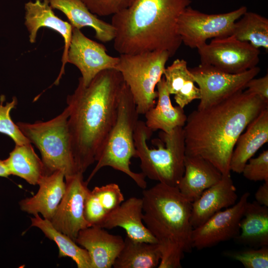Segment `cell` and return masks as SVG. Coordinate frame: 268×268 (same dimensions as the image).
<instances>
[{
  "label": "cell",
  "mask_w": 268,
  "mask_h": 268,
  "mask_svg": "<svg viewBox=\"0 0 268 268\" xmlns=\"http://www.w3.org/2000/svg\"><path fill=\"white\" fill-rule=\"evenodd\" d=\"M268 106L259 96L243 90L215 105L193 111L183 127L186 155L201 157L222 175L230 174L237 139Z\"/></svg>",
  "instance_id": "1"
},
{
  "label": "cell",
  "mask_w": 268,
  "mask_h": 268,
  "mask_svg": "<svg viewBox=\"0 0 268 268\" xmlns=\"http://www.w3.org/2000/svg\"><path fill=\"white\" fill-rule=\"evenodd\" d=\"M124 81L114 68L98 73L87 85L80 77L67 99V124L74 159L83 173L94 162L117 116Z\"/></svg>",
  "instance_id": "2"
},
{
  "label": "cell",
  "mask_w": 268,
  "mask_h": 268,
  "mask_svg": "<svg viewBox=\"0 0 268 268\" xmlns=\"http://www.w3.org/2000/svg\"><path fill=\"white\" fill-rule=\"evenodd\" d=\"M191 0H134L112 15L116 29L114 48L121 54L163 50L170 58L182 43L178 20Z\"/></svg>",
  "instance_id": "3"
},
{
  "label": "cell",
  "mask_w": 268,
  "mask_h": 268,
  "mask_svg": "<svg viewBox=\"0 0 268 268\" xmlns=\"http://www.w3.org/2000/svg\"><path fill=\"white\" fill-rule=\"evenodd\" d=\"M142 220L161 253L158 268H180L192 249V202L177 187L158 183L143 190Z\"/></svg>",
  "instance_id": "4"
},
{
  "label": "cell",
  "mask_w": 268,
  "mask_h": 268,
  "mask_svg": "<svg viewBox=\"0 0 268 268\" xmlns=\"http://www.w3.org/2000/svg\"><path fill=\"white\" fill-rule=\"evenodd\" d=\"M145 122L138 120L134 135L137 157L145 177L158 183L177 187L185 170V144L183 127H177L169 133L160 131L151 143H147L153 133Z\"/></svg>",
  "instance_id": "5"
},
{
  "label": "cell",
  "mask_w": 268,
  "mask_h": 268,
  "mask_svg": "<svg viewBox=\"0 0 268 268\" xmlns=\"http://www.w3.org/2000/svg\"><path fill=\"white\" fill-rule=\"evenodd\" d=\"M138 115L133 97L125 82L116 121L96 156L97 163L86 181L88 183L101 168L111 167L128 175L140 188H146L143 174L133 172L130 168L131 158H137L134 135Z\"/></svg>",
  "instance_id": "6"
},
{
  "label": "cell",
  "mask_w": 268,
  "mask_h": 268,
  "mask_svg": "<svg viewBox=\"0 0 268 268\" xmlns=\"http://www.w3.org/2000/svg\"><path fill=\"white\" fill-rule=\"evenodd\" d=\"M68 116L67 107L62 113L46 122L16 123L24 136L40 151L45 175L60 170L65 178L79 172L71 148Z\"/></svg>",
  "instance_id": "7"
},
{
  "label": "cell",
  "mask_w": 268,
  "mask_h": 268,
  "mask_svg": "<svg viewBox=\"0 0 268 268\" xmlns=\"http://www.w3.org/2000/svg\"><path fill=\"white\" fill-rule=\"evenodd\" d=\"M119 58L115 69L128 86L138 114L144 115L155 105V87L162 77L170 55L166 51L156 50L121 54Z\"/></svg>",
  "instance_id": "8"
},
{
  "label": "cell",
  "mask_w": 268,
  "mask_h": 268,
  "mask_svg": "<svg viewBox=\"0 0 268 268\" xmlns=\"http://www.w3.org/2000/svg\"><path fill=\"white\" fill-rule=\"evenodd\" d=\"M247 11L246 6L228 12L207 14L188 6L180 16L177 33L182 43L197 49L209 39L231 36L234 24Z\"/></svg>",
  "instance_id": "9"
},
{
  "label": "cell",
  "mask_w": 268,
  "mask_h": 268,
  "mask_svg": "<svg viewBox=\"0 0 268 268\" xmlns=\"http://www.w3.org/2000/svg\"><path fill=\"white\" fill-rule=\"evenodd\" d=\"M189 70L200 90L198 109H202L243 91L247 82L260 72L256 66L243 72L232 74L210 65L201 64Z\"/></svg>",
  "instance_id": "10"
},
{
  "label": "cell",
  "mask_w": 268,
  "mask_h": 268,
  "mask_svg": "<svg viewBox=\"0 0 268 268\" xmlns=\"http://www.w3.org/2000/svg\"><path fill=\"white\" fill-rule=\"evenodd\" d=\"M201 64L237 74L257 66L260 51L250 43L232 36L214 38L197 48Z\"/></svg>",
  "instance_id": "11"
},
{
  "label": "cell",
  "mask_w": 268,
  "mask_h": 268,
  "mask_svg": "<svg viewBox=\"0 0 268 268\" xmlns=\"http://www.w3.org/2000/svg\"><path fill=\"white\" fill-rule=\"evenodd\" d=\"M83 174L78 172L65 178V192L50 220L55 228L74 241L79 232L89 227L84 216V206L90 190Z\"/></svg>",
  "instance_id": "12"
},
{
  "label": "cell",
  "mask_w": 268,
  "mask_h": 268,
  "mask_svg": "<svg viewBox=\"0 0 268 268\" xmlns=\"http://www.w3.org/2000/svg\"><path fill=\"white\" fill-rule=\"evenodd\" d=\"M244 193L235 204L222 209L195 228L192 234V248L200 250L221 242L235 239L240 232V223L250 197Z\"/></svg>",
  "instance_id": "13"
},
{
  "label": "cell",
  "mask_w": 268,
  "mask_h": 268,
  "mask_svg": "<svg viewBox=\"0 0 268 268\" xmlns=\"http://www.w3.org/2000/svg\"><path fill=\"white\" fill-rule=\"evenodd\" d=\"M119 60V57L107 53L104 45L88 38L80 29L73 27L67 61L79 70L80 78L84 85H87L101 71L115 69Z\"/></svg>",
  "instance_id": "14"
},
{
  "label": "cell",
  "mask_w": 268,
  "mask_h": 268,
  "mask_svg": "<svg viewBox=\"0 0 268 268\" xmlns=\"http://www.w3.org/2000/svg\"><path fill=\"white\" fill-rule=\"evenodd\" d=\"M24 24L28 32L29 41L35 43L37 33L41 27L50 28L61 35L64 41V50L62 57V65L60 73L54 84L58 85L65 73L67 61L68 48L73 27L69 22L63 20L54 13L48 0H30L25 3Z\"/></svg>",
  "instance_id": "15"
},
{
  "label": "cell",
  "mask_w": 268,
  "mask_h": 268,
  "mask_svg": "<svg viewBox=\"0 0 268 268\" xmlns=\"http://www.w3.org/2000/svg\"><path fill=\"white\" fill-rule=\"evenodd\" d=\"M75 242L88 252L91 268H111L121 251L124 239L97 226L80 230Z\"/></svg>",
  "instance_id": "16"
},
{
  "label": "cell",
  "mask_w": 268,
  "mask_h": 268,
  "mask_svg": "<svg viewBox=\"0 0 268 268\" xmlns=\"http://www.w3.org/2000/svg\"><path fill=\"white\" fill-rule=\"evenodd\" d=\"M237 201L236 189L231 174L222 175L217 183L205 190L192 202L190 221L193 229L216 212L232 206Z\"/></svg>",
  "instance_id": "17"
},
{
  "label": "cell",
  "mask_w": 268,
  "mask_h": 268,
  "mask_svg": "<svg viewBox=\"0 0 268 268\" xmlns=\"http://www.w3.org/2000/svg\"><path fill=\"white\" fill-rule=\"evenodd\" d=\"M142 215V199L131 197L109 212L97 226L108 229L120 227L134 240L157 243L144 224Z\"/></svg>",
  "instance_id": "18"
},
{
  "label": "cell",
  "mask_w": 268,
  "mask_h": 268,
  "mask_svg": "<svg viewBox=\"0 0 268 268\" xmlns=\"http://www.w3.org/2000/svg\"><path fill=\"white\" fill-rule=\"evenodd\" d=\"M64 179V173L60 170L44 175L38 184L37 193L19 202L21 210L33 215L40 214L50 221L65 192Z\"/></svg>",
  "instance_id": "19"
},
{
  "label": "cell",
  "mask_w": 268,
  "mask_h": 268,
  "mask_svg": "<svg viewBox=\"0 0 268 268\" xmlns=\"http://www.w3.org/2000/svg\"><path fill=\"white\" fill-rule=\"evenodd\" d=\"M184 173L177 187L191 202L217 183L222 174L213 164L198 156L186 155Z\"/></svg>",
  "instance_id": "20"
},
{
  "label": "cell",
  "mask_w": 268,
  "mask_h": 268,
  "mask_svg": "<svg viewBox=\"0 0 268 268\" xmlns=\"http://www.w3.org/2000/svg\"><path fill=\"white\" fill-rule=\"evenodd\" d=\"M237 140L230 162V170L241 174L248 160L268 141V108L247 127Z\"/></svg>",
  "instance_id": "21"
},
{
  "label": "cell",
  "mask_w": 268,
  "mask_h": 268,
  "mask_svg": "<svg viewBox=\"0 0 268 268\" xmlns=\"http://www.w3.org/2000/svg\"><path fill=\"white\" fill-rule=\"evenodd\" d=\"M52 8L62 12L67 18L72 27L80 29L84 27L92 28L95 37L106 43L113 41L116 29L112 25L92 13L80 0H48Z\"/></svg>",
  "instance_id": "22"
},
{
  "label": "cell",
  "mask_w": 268,
  "mask_h": 268,
  "mask_svg": "<svg viewBox=\"0 0 268 268\" xmlns=\"http://www.w3.org/2000/svg\"><path fill=\"white\" fill-rule=\"evenodd\" d=\"M156 86L157 102L144 114L146 126L153 132L159 130L167 133L177 127H183L187 116L184 108L172 105L164 77Z\"/></svg>",
  "instance_id": "23"
},
{
  "label": "cell",
  "mask_w": 268,
  "mask_h": 268,
  "mask_svg": "<svg viewBox=\"0 0 268 268\" xmlns=\"http://www.w3.org/2000/svg\"><path fill=\"white\" fill-rule=\"evenodd\" d=\"M242 244L259 248L268 246V207L256 201L248 202L235 238Z\"/></svg>",
  "instance_id": "24"
},
{
  "label": "cell",
  "mask_w": 268,
  "mask_h": 268,
  "mask_svg": "<svg viewBox=\"0 0 268 268\" xmlns=\"http://www.w3.org/2000/svg\"><path fill=\"white\" fill-rule=\"evenodd\" d=\"M163 75L169 94L174 95L175 102L181 108H184L194 100L200 99V90L195 85L185 60L177 59L165 67Z\"/></svg>",
  "instance_id": "25"
},
{
  "label": "cell",
  "mask_w": 268,
  "mask_h": 268,
  "mask_svg": "<svg viewBox=\"0 0 268 268\" xmlns=\"http://www.w3.org/2000/svg\"><path fill=\"white\" fill-rule=\"evenodd\" d=\"M161 253L157 243L135 241L126 236L123 247L113 265L114 268H155Z\"/></svg>",
  "instance_id": "26"
},
{
  "label": "cell",
  "mask_w": 268,
  "mask_h": 268,
  "mask_svg": "<svg viewBox=\"0 0 268 268\" xmlns=\"http://www.w3.org/2000/svg\"><path fill=\"white\" fill-rule=\"evenodd\" d=\"M4 161L11 175L18 176L31 185H38L45 175L42 160L30 142L15 144Z\"/></svg>",
  "instance_id": "27"
},
{
  "label": "cell",
  "mask_w": 268,
  "mask_h": 268,
  "mask_svg": "<svg viewBox=\"0 0 268 268\" xmlns=\"http://www.w3.org/2000/svg\"><path fill=\"white\" fill-rule=\"evenodd\" d=\"M31 226L39 228L46 237L55 242L59 248V257H69L75 263L78 268H91L90 258L87 251L67 235L55 228L50 220L37 214L31 218Z\"/></svg>",
  "instance_id": "28"
},
{
  "label": "cell",
  "mask_w": 268,
  "mask_h": 268,
  "mask_svg": "<svg viewBox=\"0 0 268 268\" xmlns=\"http://www.w3.org/2000/svg\"><path fill=\"white\" fill-rule=\"evenodd\" d=\"M231 36L259 49L268 50V19L258 13L248 11L234 23Z\"/></svg>",
  "instance_id": "29"
},
{
  "label": "cell",
  "mask_w": 268,
  "mask_h": 268,
  "mask_svg": "<svg viewBox=\"0 0 268 268\" xmlns=\"http://www.w3.org/2000/svg\"><path fill=\"white\" fill-rule=\"evenodd\" d=\"M5 96L0 97V133L9 136L15 144H23L30 142L29 140L22 134L20 129L11 120L10 112L15 107L17 99L15 97L12 98L10 102H7L3 106Z\"/></svg>",
  "instance_id": "30"
},
{
  "label": "cell",
  "mask_w": 268,
  "mask_h": 268,
  "mask_svg": "<svg viewBox=\"0 0 268 268\" xmlns=\"http://www.w3.org/2000/svg\"><path fill=\"white\" fill-rule=\"evenodd\" d=\"M224 254L239 262L245 268H268V246L239 251H228Z\"/></svg>",
  "instance_id": "31"
},
{
  "label": "cell",
  "mask_w": 268,
  "mask_h": 268,
  "mask_svg": "<svg viewBox=\"0 0 268 268\" xmlns=\"http://www.w3.org/2000/svg\"><path fill=\"white\" fill-rule=\"evenodd\" d=\"M91 191L97 197L108 214L124 201L123 194L119 185L116 183L97 186Z\"/></svg>",
  "instance_id": "32"
},
{
  "label": "cell",
  "mask_w": 268,
  "mask_h": 268,
  "mask_svg": "<svg viewBox=\"0 0 268 268\" xmlns=\"http://www.w3.org/2000/svg\"><path fill=\"white\" fill-rule=\"evenodd\" d=\"M242 174L250 181H268V150H264L257 157L250 159Z\"/></svg>",
  "instance_id": "33"
},
{
  "label": "cell",
  "mask_w": 268,
  "mask_h": 268,
  "mask_svg": "<svg viewBox=\"0 0 268 268\" xmlns=\"http://www.w3.org/2000/svg\"><path fill=\"white\" fill-rule=\"evenodd\" d=\"M93 14L113 15L130 5L134 0H80Z\"/></svg>",
  "instance_id": "34"
},
{
  "label": "cell",
  "mask_w": 268,
  "mask_h": 268,
  "mask_svg": "<svg viewBox=\"0 0 268 268\" xmlns=\"http://www.w3.org/2000/svg\"><path fill=\"white\" fill-rule=\"evenodd\" d=\"M107 214L97 197L90 190L84 206V216L89 227L97 226Z\"/></svg>",
  "instance_id": "35"
},
{
  "label": "cell",
  "mask_w": 268,
  "mask_h": 268,
  "mask_svg": "<svg viewBox=\"0 0 268 268\" xmlns=\"http://www.w3.org/2000/svg\"><path fill=\"white\" fill-rule=\"evenodd\" d=\"M246 91L257 95L268 103V74L250 79L246 85Z\"/></svg>",
  "instance_id": "36"
},
{
  "label": "cell",
  "mask_w": 268,
  "mask_h": 268,
  "mask_svg": "<svg viewBox=\"0 0 268 268\" xmlns=\"http://www.w3.org/2000/svg\"><path fill=\"white\" fill-rule=\"evenodd\" d=\"M256 201L259 204L268 207V181L264 182L255 194Z\"/></svg>",
  "instance_id": "37"
},
{
  "label": "cell",
  "mask_w": 268,
  "mask_h": 268,
  "mask_svg": "<svg viewBox=\"0 0 268 268\" xmlns=\"http://www.w3.org/2000/svg\"><path fill=\"white\" fill-rule=\"evenodd\" d=\"M10 175L4 160L0 159V177H8Z\"/></svg>",
  "instance_id": "38"
}]
</instances>
